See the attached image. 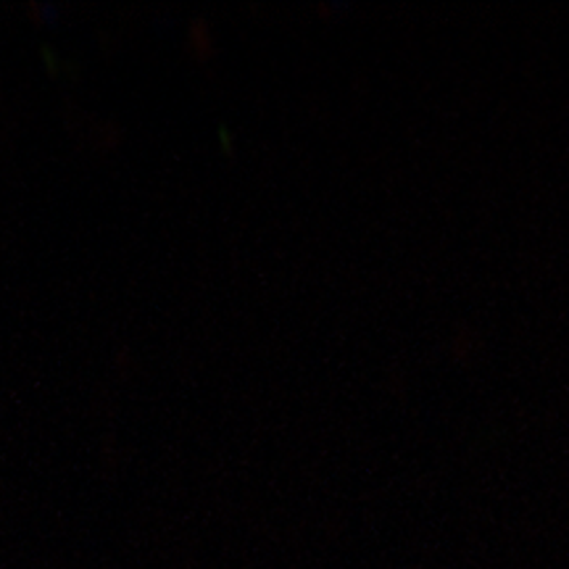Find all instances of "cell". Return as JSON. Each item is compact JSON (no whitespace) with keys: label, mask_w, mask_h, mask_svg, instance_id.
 <instances>
[]
</instances>
